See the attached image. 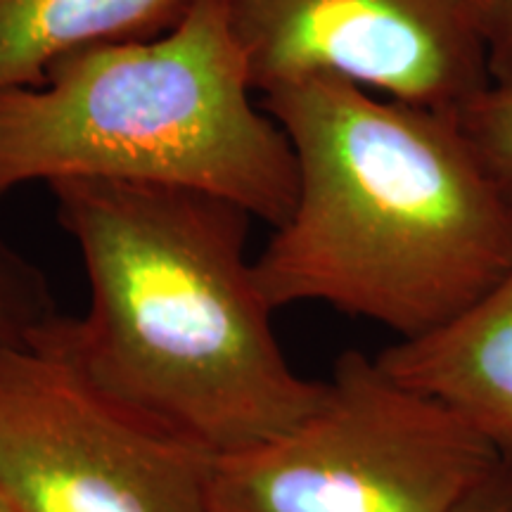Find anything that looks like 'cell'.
<instances>
[{
	"label": "cell",
	"instance_id": "cell-13",
	"mask_svg": "<svg viewBox=\"0 0 512 512\" xmlns=\"http://www.w3.org/2000/svg\"><path fill=\"white\" fill-rule=\"evenodd\" d=\"M0 512H19V510L8 501V498L0 494Z\"/></svg>",
	"mask_w": 512,
	"mask_h": 512
},
{
	"label": "cell",
	"instance_id": "cell-1",
	"mask_svg": "<svg viewBox=\"0 0 512 512\" xmlns=\"http://www.w3.org/2000/svg\"><path fill=\"white\" fill-rule=\"evenodd\" d=\"M91 285L29 344L209 456L299 425L325 382L297 375L247 256L249 211L174 185L69 178L48 185ZM27 344V347H29Z\"/></svg>",
	"mask_w": 512,
	"mask_h": 512
},
{
	"label": "cell",
	"instance_id": "cell-10",
	"mask_svg": "<svg viewBox=\"0 0 512 512\" xmlns=\"http://www.w3.org/2000/svg\"><path fill=\"white\" fill-rule=\"evenodd\" d=\"M456 114L491 174L512 195V91L489 86Z\"/></svg>",
	"mask_w": 512,
	"mask_h": 512
},
{
	"label": "cell",
	"instance_id": "cell-7",
	"mask_svg": "<svg viewBox=\"0 0 512 512\" xmlns=\"http://www.w3.org/2000/svg\"><path fill=\"white\" fill-rule=\"evenodd\" d=\"M375 358L399 382L463 413L512 463V268L451 323Z\"/></svg>",
	"mask_w": 512,
	"mask_h": 512
},
{
	"label": "cell",
	"instance_id": "cell-8",
	"mask_svg": "<svg viewBox=\"0 0 512 512\" xmlns=\"http://www.w3.org/2000/svg\"><path fill=\"white\" fill-rule=\"evenodd\" d=\"M190 0H0V93L38 86L62 57L169 29Z\"/></svg>",
	"mask_w": 512,
	"mask_h": 512
},
{
	"label": "cell",
	"instance_id": "cell-2",
	"mask_svg": "<svg viewBox=\"0 0 512 512\" xmlns=\"http://www.w3.org/2000/svg\"><path fill=\"white\" fill-rule=\"evenodd\" d=\"M297 197L254 273L273 311L325 304L399 339L439 330L512 268V195L458 114L335 76L271 88Z\"/></svg>",
	"mask_w": 512,
	"mask_h": 512
},
{
	"label": "cell",
	"instance_id": "cell-4",
	"mask_svg": "<svg viewBox=\"0 0 512 512\" xmlns=\"http://www.w3.org/2000/svg\"><path fill=\"white\" fill-rule=\"evenodd\" d=\"M501 463L456 408L344 351L299 425L211 458L209 512H460Z\"/></svg>",
	"mask_w": 512,
	"mask_h": 512
},
{
	"label": "cell",
	"instance_id": "cell-11",
	"mask_svg": "<svg viewBox=\"0 0 512 512\" xmlns=\"http://www.w3.org/2000/svg\"><path fill=\"white\" fill-rule=\"evenodd\" d=\"M479 34L489 86L512 91V0H479Z\"/></svg>",
	"mask_w": 512,
	"mask_h": 512
},
{
	"label": "cell",
	"instance_id": "cell-3",
	"mask_svg": "<svg viewBox=\"0 0 512 512\" xmlns=\"http://www.w3.org/2000/svg\"><path fill=\"white\" fill-rule=\"evenodd\" d=\"M254 93L228 0H190L162 34L79 50L0 93V197L69 178L174 185L278 228L297 162Z\"/></svg>",
	"mask_w": 512,
	"mask_h": 512
},
{
	"label": "cell",
	"instance_id": "cell-6",
	"mask_svg": "<svg viewBox=\"0 0 512 512\" xmlns=\"http://www.w3.org/2000/svg\"><path fill=\"white\" fill-rule=\"evenodd\" d=\"M256 93L335 76L460 112L489 88L479 0H228Z\"/></svg>",
	"mask_w": 512,
	"mask_h": 512
},
{
	"label": "cell",
	"instance_id": "cell-9",
	"mask_svg": "<svg viewBox=\"0 0 512 512\" xmlns=\"http://www.w3.org/2000/svg\"><path fill=\"white\" fill-rule=\"evenodd\" d=\"M57 313L41 268L0 238V347H27Z\"/></svg>",
	"mask_w": 512,
	"mask_h": 512
},
{
	"label": "cell",
	"instance_id": "cell-12",
	"mask_svg": "<svg viewBox=\"0 0 512 512\" xmlns=\"http://www.w3.org/2000/svg\"><path fill=\"white\" fill-rule=\"evenodd\" d=\"M460 512H512V463L503 460Z\"/></svg>",
	"mask_w": 512,
	"mask_h": 512
},
{
	"label": "cell",
	"instance_id": "cell-5",
	"mask_svg": "<svg viewBox=\"0 0 512 512\" xmlns=\"http://www.w3.org/2000/svg\"><path fill=\"white\" fill-rule=\"evenodd\" d=\"M211 458L67 358L0 347V494L19 512H209Z\"/></svg>",
	"mask_w": 512,
	"mask_h": 512
}]
</instances>
